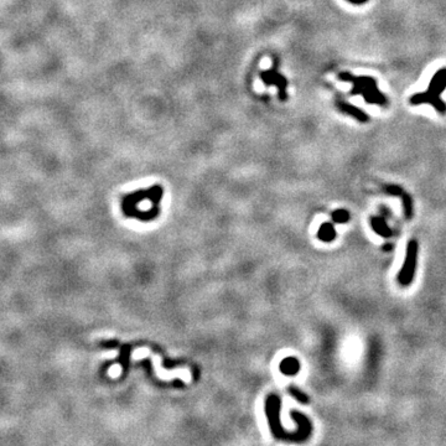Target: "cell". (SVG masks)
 <instances>
[{"mask_svg":"<svg viewBox=\"0 0 446 446\" xmlns=\"http://www.w3.org/2000/svg\"><path fill=\"white\" fill-rule=\"evenodd\" d=\"M338 79L342 82L352 83L351 94L362 95L363 100L368 104H377V106H387L388 100L384 94L378 89V83L373 77L367 76H353L350 72H340Z\"/></svg>","mask_w":446,"mask_h":446,"instance_id":"cell-1","label":"cell"},{"mask_svg":"<svg viewBox=\"0 0 446 446\" xmlns=\"http://www.w3.org/2000/svg\"><path fill=\"white\" fill-rule=\"evenodd\" d=\"M446 89V67L440 70L433 76L429 87L425 92L417 93L410 97V104L419 106V104H430L434 109L440 114H446V103L441 100V93Z\"/></svg>","mask_w":446,"mask_h":446,"instance_id":"cell-2","label":"cell"},{"mask_svg":"<svg viewBox=\"0 0 446 446\" xmlns=\"http://www.w3.org/2000/svg\"><path fill=\"white\" fill-rule=\"evenodd\" d=\"M260 80H262V82L264 83L266 87H270V86H275L278 88V98H279V101L281 102H285L288 100L289 94H288V80L285 79V76H283L280 72H278L277 71V66H273L272 68H269V70L262 71L260 72Z\"/></svg>","mask_w":446,"mask_h":446,"instance_id":"cell-3","label":"cell"},{"mask_svg":"<svg viewBox=\"0 0 446 446\" xmlns=\"http://www.w3.org/2000/svg\"><path fill=\"white\" fill-rule=\"evenodd\" d=\"M417 257H418V242L410 241L406 247L405 262H404L402 270L398 275V280L402 285H409L414 278L415 266H417Z\"/></svg>","mask_w":446,"mask_h":446,"instance_id":"cell-4","label":"cell"},{"mask_svg":"<svg viewBox=\"0 0 446 446\" xmlns=\"http://www.w3.org/2000/svg\"><path fill=\"white\" fill-rule=\"evenodd\" d=\"M336 107H337V109L340 110V112H342L347 115L352 117V118H355L356 121H358L361 123L370 122V115H368L367 113H364L363 110L357 108V107L353 106V104H351V103H348V102L338 100V101H336Z\"/></svg>","mask_w":446,"mask_h":446,"instance_id":"cell-5","label":"cell"},{"mask_svg":"<svg viewBox=\"0 0 446 446\" xmlns=\"http://www.w3.org/2000/svg\"><path fill=\"white\" fill-rule=\"evenodd\" d=\"M100 345L103 348H115V346L118 343H117V341H102V342H100Z\"/></svg>","mask_w":446,"mask_h":446,"instance_id":"cell-6","label":"cell"},{"mask_svg":"<svg viewBox=\"0 0 446 446\" xmlns=\"http://www.w3.org/2000/svg\"><path fill=\"white\" fill-rule=\"evenodd\" d=\"M346 2L351 3V4H355V5H362V4H366L368 0H346Z\"/></svg>","mask_w":446,"mask_h":446,"instance_id":"cell-7","label":"cell"}]
</instances>
